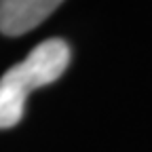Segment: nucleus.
Returning <instances> with one entry per match:
<instances>
[{"instance_id":"nucleus-2","label":"nucleus","mask_w":152,"mask_h":152,"mask_svg":"<svg viewBox=\"0 0 152 152\" xmlns=\"http://www.w3.org/2000/svg\"><path fill=\"white\" fill-rule=\"evenodd\" d=\"M64 0H0V32L7 36H21L59 7Z\"/></svg>"},{"instance_id":"nucleus-3","label":"nucleus","mask_w":152,"mask_h":152,"mask_svg":"<svg viewBox=\"0 0 152 152\" xmlns=\"http://www.w3.org/2000/svg\"><path fill=\"white\" fill-rule=\"evenodd\" d=\"M26 99L23 95H19L11 89L0 87V129L15 127L23 118L26 112Z\"/></svg>"},{"instance_id":"nucleus-1","label":"nucleus","mask_w":152,"mask_h":152,"mask_svg":"<svg viewBox=\"0 0 152 152\" xmlns=\"http://www.w3.org/2000/svg\"><path fill=\"white\" fill-rule=\"evenodd\" d=\"M68 64H70L68 42L61 38H49L38 47H34L23 61L9 68L0 78V87L28 97L30 91L55 83L66 72Z\"/></svg>"}]
</instances>
